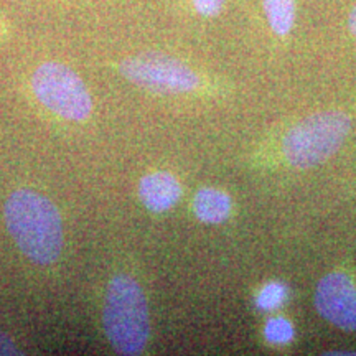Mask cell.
I'll list each match as a JSON object with an SVG mask.
<instances>
[{"label":"cell","instance_id":"cell-2","mask_svg":"<svg viewBox=\"0 0 356 356\" xmlns=\"http://www.w3.org/2000/svg\"><path fill=\"white\" fill-rule=\"evenodd\" d=\"M104 332L119 355H139L149 341V309L136 279L115 275L106 293L102 312Z\"/></svg>","mask_w":356,"mask_h":356},{"label":"cell","instance_id":"cell-8","mask_svg":"<svg viewBox=\"0 0 356 356\" xmlns=\"http://www.w3.org/2000/svg\"><path fill=\"white\" fill-rule=\"evenodd\" d=\"M193 211L203 222H222L231 213V198L228 193L218 188H203L195 195Z\"/></svg>","mask_w":356,"mask_h":356},{"label":"cell","instance_id":"cell-6","mask_svg":"<svg viewBox=\"0 0 356 356\" xmlns=\"http://www.w3.org/2000/svg\"><path fill=\"white\" fill-rule=\"evenodd\" d=\"M314 302L328 323L356 332V286L345 273H330L320 279Z\"/></svg>","mask_w":356,"mask_h":356},{"label":"cell","instance_id":"cell-9","mask_svg":"<svg viewBox=\"0 0 356 356\" xmlns=\"http://www.w3.org/2000/svg\"><path fill=\"white\" fill-rule=\"evenodd\" d=\"M262 7L275 35L286 37L292 32L296 22V0H262Z\"/></svg>","mask_w":356,"mask_h":356},{"label":"cell","instance_id":"cell-7","mask_svg":"<svg viewBox=\"0 0 356 356\" xmlns=\"http://www.w3.org/2000/svg\"><path fill=\"white\" fill-rule=\"evenodd\" d=\"M139 195L147 210L163 213L170 210L181 197V186L172 173L152 172L140 180Z\"/></svg>","mask_w":356,"mask_h":356},{"label":"cell","instance_id":"cell-10","mask_svg":"<svg viewBox=\"0 0 356 356\" xmlns=\"http://www.w3.org/2000/svg\"><path fill=\"white\" fill-rule=\"evenodd\" d=\"M264 335L270 343L284 345L293 338V327L287 318L284 317H274L266 323Z\"/></svg>","mask_w":356,"mask_h":356},{"label":"cell","instance_id":"cell-14","mask_svg":"<svg viewBox=\"0 0 356 356\" xmlns=\"http://www.w3.org/2000/svg\"><path fill=\"white\" fill-rule=\"evenodd\" d=\"M348 26H350V32L356 37V6L353 7V10H351V13H350Z\"/></svg>","mask_w":356,"mask_h":356},{"label":"cell","instance_id":"cell-3","mask_svg":"<svg viewBox=\"0 0 356 356\" xmlns=\"http://www.w3.org/2000/svg\"><path fill=\"white\" fill-rule=\"evenodd\" d=\"M350 127V118L341 111L309 115L287 132L282 142L286 160L297 168L320 165L343 145Z\"/></svg>","mask_w":356,"mask_h":356},{"label":"cell","instance_id":"cell-4","mask_svg":"<svg viewBox=\"0 0 356 356\" xmlns=\"http://www.w3.org/2000/svg\"><path fill=\"white\" fill-rule=\"evenodd\" d=\"M32 89L47 109L68 121H84L92 111V101L83 79L68 66L43 63L32 76Z\"/></svg>","mask_w":356,"mask_h":356},{"label":"cell","instance_id":"cell-12","mask_svg":"<svg viewBox=\"0 0 356 356\" xmlns=\"http://www.w3.org/2000/svg\"><path fill=\"white\" fill-rule=\"evenodd\" d=\"M197 12L203 17H216L222 10L225 0H193Z\"/></svg>","mask_w":356,"mask_h":356},{"label":"cell","instance_id":"cell-11","mask_svg":"<svg viewBox=\"0 0 356 356\" xmlns=\"http://www.w3.org/2000/svg\"><path fill=\"white\" fill-rule=\"evenodd\" d=\"M286 287L282 284H267L266 287H262L259 296H257L256 304L261 310H274L286 299Z\"/></svg>","mask_w":356,"mask_h":356},{"label":"cell","instance_id":"cell-13","mask_svg":"<svg viewBox=\"0 0 356 356\" xmlns=\"http://www.w3.org/2000/svg\"><path fill=\"white\" fill-rule=\"evenodd\" d=\"M0 355H20L12 338L6 335V333H0Z\"/></svg>","mask_w":356,"mask_h":356},{"label":"cell","instance_id":"cell-1","mask_svg":"<svg viewBox=\"0 0 356 356\" xmlns=\"http://www.w3.org/2000/svg\"><path fill=\"white\" fill-rule=\"evenodd\" d=\"M6 222L20 251L37 264H51L63 249L60 211L33 190H17L6 202Z\"/></svg>","mask_w":356,"mask_h":356},{"label":"cell","instance_id":"cell-5","mask_svg":"<svg viewBox=\"0 0 356 356\" xmlns=\"http://www.w3.org/2000/svg\"><path fill=\"white\" fill-rule=\"evenodd\" d=\"M119 71L137 86L162 95H178L198 88L200 78L193 70L177 58L163 53H142L126 58Z\"/></svg>","mask_w":356,"mask_h":356}]
</instances>
